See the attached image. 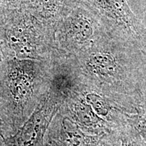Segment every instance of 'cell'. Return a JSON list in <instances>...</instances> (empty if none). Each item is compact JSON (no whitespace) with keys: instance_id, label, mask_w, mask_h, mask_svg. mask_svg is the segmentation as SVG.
<instances>
[{"instance_id":"cell-9","label":"cell","mask_w":146,"mask_h":146,"mask_svg":"<svg viewBox=\"0 0 146 146\" xmlns=\"http://www.w3.org/2000/svg\"><path fill=\"white\" fill-rule=\"evenodd\" d=\"M32 7V0H0V22L13 15L19 8Z\"/></svg>"},{"instance_id":"cell-3","label":"cell","mask_w":146,"mask_h":146,"mask_svg":"<svg viewBox=\"0 0 146 146\" xmlns=\"http://www.w3.org/2000/svg\"><path fill=\"white\" fill-rule=\"evenodd\" d=\"M119 133L91 135L72 120L58 112L47 130L45 139L56 146H120Z\"/></svg>"},{"instance_id":"cell-12","label":"cell","mask_w":146,"mask_h":146,"mask_svg":"<svg viewBox=\"0 0 146 146\" xmlns=\"http://www.w3.org/2000/svg\"><path fill=\"white\" fill-rule=\"evenodd\" d=\"M43 146H56V145L54 143H52V141H49L47 140V139L45 138V141H44V144H43Z\"/></svg>"},{"instance_id":"cell-13","label":"cell","mask_w":146,"mask_h":146,"mask_svg":"<svg viewBox=\"0 0 146 146\" xmlns=\"http://www.w3.org/2000/svg\"><path fill=\"white\" fill-rule=\"evenodd\" d=\"M1 45L0 44V63L2 62V58H3V51L2 49H1Z\"/></svg>"},{"instance_id":"cell-6","label":"cell","mask_w":146,"mask_h":146,"mask_svg":"<svg viewBox=\"0 0 146 146\" xmlns=\"http://www.w3.org/2000/svg\"><path fill=\"white\" fill-rule=\"evenodd\" d=\"M71 19L70 33L74 41L78 43L90 41L94 35V29L89 18L85 14L77 11Z\"/></svg>"},{"instance_id":"cell-11","label":"cell","mask_w":146,"mask_h":146,"mask_svg":"<svg viewBox=\"0 0 146 146\" xmlns=\"http://www.w3.org/2000/svg\"><path fill=\"white\" fill-rule=\"evenodd\" d=\"M16 131L17 130L0 100V138L5 139L15 134Z\"/></svg>"},{"instance_id":"cell-8","label":"cell","mask_w":146,"mask_h":146,"mask_svg":"<svg viewBox=\"0 0 146 146\" xmlns=\"http://www.w3.org/2000/svg\"><path fill=\"white\" fill-rule=\"evenodd\" d=\"M77 0H33V7L46 14H52L63 8H70Z\"/></svg>"},{"instance_id":"cell-7","label":"cell","mask_w":146,"mask_h":146,"mask_svg":"<svg viewBox=\"0 0 146 146\" xmlns=\"http://www.w3.org/2000/svg\"><path fill=\"white\" fill-rule=\"evenodd\" d=\"M128 123L146 143V99L139 98L135 106V113L129 116Z\"/></svg>"},{"instance_id":"cell-4","label":"cell","mask_w":146,"mask_h":146,"mask_svg":"<svg viewBox=\"0 0 146 146\" xmlns=\"http://www.w3.org/2000/svg\"><path fill=\"white\" fill-rule=\"evenodd\" d=\"M83 1V0H82ZM134 31V15L126 0H86Z\"/></svg>"},{"instance_id":"cell-2","label":"cell","mask_w":146,"mask_h":146,"mask_svg":"<svg viewBox=\"0 0 146 146\" xmlns=\"http://www.w3.org/2000/svg\"><path fill=\"white\" fill-rule=\"evenodd\" d=\"M60 106L47 95L15 134L2 139L0 146H43L45 135Z\"/></svg>"},{"instance_id":"cell-1","label":"cell","mask_w":146,"mask_h":146,"mask_svg":"<svg viewBox=\"0 0 146 146\" xmlns=\"http://www.w3.org/2000/svg\"><path fill=\"white\" fill-rule=\"evenodd\" d=\"M31 61L0 63V100L18 130L48 94L35 75Z\"/></svg>"},{"instance_id":"cell-5","label":"cell","mask_w":146,"mask_h":146,"mask_svg":"<svg viewBox=\"0 0 146 146\" xmlns=\"http://www.w3.org/2000/svg\"><path fill=\"white\" fill-rule=\"evenodd\" d=\"M86 65L90 72L101 79L112 78L117 68L114 58L109 53L102 52L91 54L87 60Z\"/></svg>"},{"instance_id":"cell-10","label":"cell","mask_w":146,"mask_h":146,"mask_svg":"<svg viewBox=\"0 0 146 146\" xmlns=\"http://www.w3.org/2000/svg\"><path fill=\"white\" fill-rule=\"evenodd\" d=\"M120 146H146L145 142L129 123L120 131Z\"/></svg>"}]
</instances>
